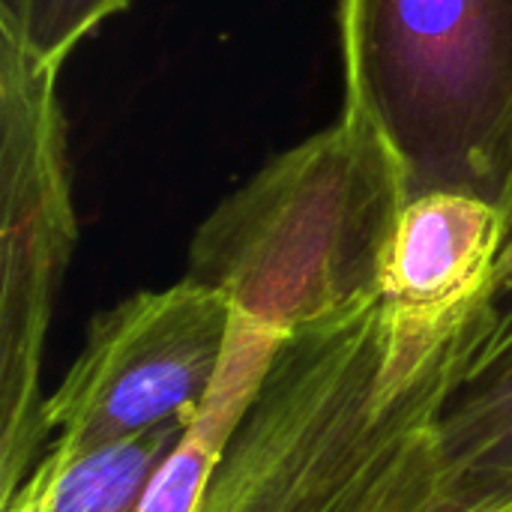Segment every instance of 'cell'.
<instances>
[{
    "mask_svg": "<svg viewBox=\"0 0 512 512\" xmlns=\"http://www.w3.org/2000/svg\"><path fill=\"white\" fill-rule=\"evenodd\" d=\"M183 435L186 426H159L72 459L42 453L0 512H138Z\"/></svg>",
    "mask_w": 512,
    "mask_h": 512,
    "instance_id": "ba28073f",
    "label": "cell"
},
{
    "mask_svg": "<svg viewBox=\"0 0 512 512\" xmlns=\"http://www.w3.org/2000/svg\"><path fill=\"white\" fill-rule=\"evenodd\" d=\"M345 111L393 153L408 198L498 204L512 132V0H342Z\"/></svg>",
    "mask_w": 512,
    "mask_h": 512,
    "instance_id": "3957f363",
    "label": "cell"
},
{
    "mask_svg": "<svg viewBox=\"0 0 512 512\" xmlns=\"http://www.w3.org/2000/svg\"><path fill=\"white\" fill-rule=\"evenodd\" d=\"M231 303L192 279L138 291L90 321L84 348L42 405L45 450L84 456L159 426H192L231 342Z\"/></svg>",
    "mask_w": 512,
    "mask_h": 512,
    "instance_id": "5b68a950",
    "label": "cell"
},
{
    "mask_svg": "<svg viewBox=\"0 0 512 512\" xmlns=\"http://www.w3.org/2000/svg\"><path fill=\"white\" fill-rule=\"evenodd\" d=\"M498 207L504 213V228H507V237H504V252H501V261L512 255V132L510 141H507V162H504V183H501V198H498Z\"/></svg>",
    "mask_w": 512,
    "mask_h": 512,
    "instance_id": "7c38bea8",
    "label": "cell"
},
{
    "mask_svg": "<svg viewBox=\"0 0 512 512\" xmlns=\"http://www.w3.org/2000/svg\"><path fill=\"white\" fill-rule=\"evenodd\" d=\"M512 351V255L498 261L489 294L483 300V339L477 345L468 381L495 366Z\"/></svg>",
    "mask_w": 512,
    "mask_h": 512,
    "instance_id": "8fae6325",
    "label": "cell"
},
{
    "mask_svg": "<svg viewBox=\"0 0 512 512\" xmlns=\"http://www.w3.org/2000/svg\"><path fill=\"white\" fill-rule=\"evenodd\" d=\"M126 6L129 0H0V39L60 69L84 36Z\"/></svg>",
    "mask_w": 512,
    "mask_h": 512,
    "instance_id": "30bf717a",
    "label": "cell"
},
{
    "mask_svg": "<svg viewBox=\"0 0 512 512\" xmlns=\"http://www.w3.org/2000/svg\"><path fill=\"white\" fill-rule=\"evenodd\" d=\"M444 444L462 471L512 477V351L453 396Z\"/></svg>",
    "mask_w": 512,
    "mask_h": 512,
    "instance_id": "9c48e42d",
    "label": "cell"
},
{
    "mask_svg": "<svg viewBox=\"0 0 512 512\" xmlns=\"http://www.w3.org/2000/svg\"><path fill=\"white\" fill-rule=\"evenodd\" d=\"M57 72L0 39V504L45 450L42 357L78 240Z\"/></svg>",
    "mask_w": 512,
    "mask_h": 512,
    "instance_id": "277c9868",
    "label": "cell"
},
{
    "mask_svg": "<svg viewBox=\"0 0 512 512\" xmlns=\"http://www.w3.org/2000/svg\"><path fill=\"white\" fill-rule=\"evenodd\" d=\"M279 339H282L279 333L261 330L234 315L231 342L225 351L222 372H219L201 414L192 420L183 441L174 447V453L165 459V465L153 477L138 512L198 510V501L204 495L210 471L219 462L249 399L255 396Z\"/></svg>",
    "mask_w": 512,
    "mask_h": 512,
    "instance_id": "52a82bcc",
    "label": "cell"
},
{
    "mask_svg": "<svg viewBox=\"0 0 512 512\" xmlns=\"http://www.w3.org/2000/svg\"><path fill=\"white\" fill-rule=\"evenodd\" d=\"M480 339L483 306L426 321L381 294L285 333L195 512H512V477L444 444Z\"/></svg>",
    "mask_w": 512,
    "mask_h": 512,
    "instance_id": "6da1fadb",
    "label": "cell"
},
{
    "mask_svg": "<svg viewBox=\"0 0 512 512\" xmlns=\"http://www.w3.org/2000/svg\"><path fill=\"white\" fill-rule=\"evenodd\" d=\"M405 204L393 153L342 111L201 222L186 279L219 291L237 318L285 336L381 294Z\"/></svg>",
    "mask_w": 512,
    "mask_h": 512,
    "instance_id": "7a4b0ae2",
    "label": "cell"
},
{
    "mask_svg": "<svg viewBox=\"0 0 512 512\" xmlns=\"http://www.w3.org/2000/svg\"><path fill=\"white\" fill-rule=\"evenodd\" d=\"M504 237V213L483 195L408 198L384 258L381 297L411 318H465L489 294Z\"/></svg>",
    "mask_w": 512,
    "mask_h": 512,
    "instance_id": "8992f818",
    "label": "cell"
}]
</instances>
